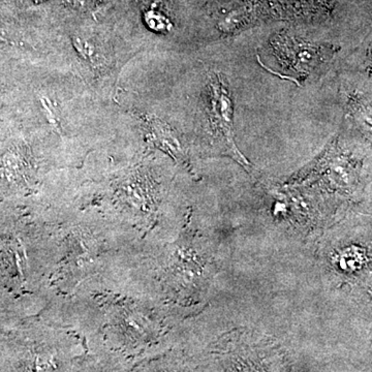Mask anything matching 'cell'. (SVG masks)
Returning <instances> with one entry per match:
<instances>
[{"instance_id": "cell-1", "label": "cell", "mask_w": 372, "mask_h": 372, "mask_svg": "<svg viewBox=\"0 0 372 372\" xmlns=\"http://www.w3.org/2000/svg\"><path fill=\"white\" fill-rule=\"evenodd\" d=\"M208 115L211 150L233 158L243 167H249L236 145L233 98L226 78L220 73H215L209 77Z\"/></svg>"}, {"instance_id": "cell-2", "label": "cell", "mask_w": 372, "mask_h": 372, "mask_svg": "<svg viewBox=\"0 0 372 372\" xmlns=\"http://www.w3.org/2000/svg\"><path fill=\"white\" fill-rule=\"evenodd\" d=\"M273 45L282 55V58L286 59L288 66L301 75H309L329 56L327 48L295 40L288 34L275 38Z\"/></svg>"}, {"instance_id": "cell-3", "label": "cell", "mask_w": 372, "mask_h": 372, "mask_svg": "<svg viewBox=\"0 0 372 372\" xmlns=\"http://www.w3.org/2000/svg\"><path fill=\"white\" fill-rule=\"evenodd\" d=\"M151 135L156 143L160 144L162 148L167 149L172 155L175 156L183 162H187L180 144L173 132L167 128V125L160 121L151 123Z\"/></svg>"}]
</instances>
